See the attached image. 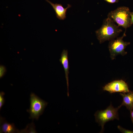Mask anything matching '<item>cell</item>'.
Listing matches in <instances>:
<instances>
[{
	"instance_id": "1",
	"label": "cell",
	"mask_w": 133,
	"mask_h": 133,
	"mask_svg": "<svg viewBox=\"0 0 133 133\" xmlns=\"http://www.w3.org/2000/svg\"><path fill=\"white\" fill-rule=\"evenodd\" d=\"M122 31L119 26L108 17L103 20L101 26L95 33L97 39L101 44L106 41H110L115 39Z\"/></svg>"
},
{
	"instance_id": "2",
	"label": "cell",
	"mask_w": 133,
	"mask_h": 133,
	"mask_svg": "<svg viewBox=\"0 0 133 133\" xmlns=\"http://www.w3.org/2000/svg\"><path fill=\"white\" fill-rule=\"evenodd\" d=\"M130 13L128 7L121 6L110 12L108 14V17L116 23L118 26L126 29L132 25Z\"/></svg>"
},
{
	"instance_id": "3",
	"label": "cell",
	"mask_w": 133,
	"mask_h": 133,
	"mask_svg": "<svg viewBox=\"0 0 133 133\" xmlns=\"http://www.w3.org/2000/svg\"><path fill=\"white\" fill-rule=\"evenodd\" d=\"M122 105H121L116 108H114L111 104L106 109L103 110L98 111L94 116L96 121L101 126V130H103L105 123L109 121L115 119H119L118 111Z\"/></svg>"
},
{
	"instance_id": "4",
	"label": "cell",
	"mask_w": 133,
	"mask_h": 133,
	"mask_svg": "<svg viewBox=\"0 0 133 133\" xmlns=\"http://www.w3.org/2000/svg\"><path fill=\"white\" fill-rule=\"evenodd\" d=\"M126 32L125 31L122 36L112 40L109 42L108 48L112 60L115 59L118 55L124 56L127 53V52L125 51V49L130 44V43L124 42L123 40V38L126 36Z\"/></svg>"
},
{
	"instance_id": "5",
	"label": "cell",
	"mask_w": 133,
	"mask_h": 133,
	"mask_svg": "<svg viewBox=\"0 0 133 133\" xmlns=\"http://www.w3.org/2000/svg\"><path fill=\"white\" fill-rule=\"evenodd\" d=\"M30 106L27 111L30 115V118L38 120L43 113L48 103L42 100L33 93L30 95Z\"/></svg>"
},
{
	"instance_id": "6",
	"label": "cell",
	"mask_w": 133,
	"mask_h": 133,
	"mask_svg": "<svg viewBox=\"0 0 133 133\" xmlns=\"http://www.w3.org/2000/svg\"><path fill=\"white\" fill-rule=\"evenodd\" d=\"M103 88L104 91H108L111 93L118 92L127 93L130 91L127 84L122 80L111 82L105 85Z\"/></svg>"
},
{
	"instance_id": "7",
	"label": "cell",
	"mask_w": 133,
	"mask_h": 133,
	"mask_svg": "<svg viewBox=\"0 0 133 133\" xmlns=\"http://www.w3.org/2000/svg\"><path fill=\"white\" fill-rule=\"evenodd\" d=\"M59 61L62 65L64 69L66 82L67 88V95L69 96V66L68 59V52L67 50H64L61 55Z\"/></svg>"
},
{
	"instance_id": "8",
	"label": "cell",
	"mask_w": 133,
	"mask_h": 133,
	"mask_svg": "<svg viewBox=\"0 0 133 133\" xmlns=\"http://www.w3.org/2000/svg\"><path fill=\"white\" fill-rule=\"evenodd\" d=\"M46 0L52 7L55 13L56 17L58 19L60 20H64L66 18L67 10L71 7L70 5L68 4L67 7L65 8L61 4L54 3L48 0Z\"/></svg>"
},
{
	"instance_id": "9",
	"label": "cell",
	"mask_w": 133,
	"mask_h": 133,
	"mask_svg": "<svg viewBox=\"0 0 133 133\" xmlns=\"http://www.w3.org/2000/svg\"><path fill=\"white\" fill-rule=\"evenodd\" d=\"M0 133H18V130L15 127L13 123L7 122L4 118L0 117Z\"/></svg>"
},
{
	"instance_id": "10",
	"label": "cell",
	"mask_w": 133,
	"mask_h": 133,
	"mask_svg": "<svg viewBox=\"0 0 133 133\" xmlns=\"http://www.w3.org/2000/svg\"><path fill=\"white\" fill-rule=\"evenodd\" d=\"M120 94L123 99L121 105L125 106L130 111L133 109V91H130L127 94L120 93Z\"/></svg>"
},
{
	"instance_id": "11",
	"label": "cell",
	"mask_w": 133,
	"mask_h": 133,
	"mask_svg": "<svg viewBox=\"0 0 133 133\" xmlns=\"http://www.w3.org/2000/svg\"><path fill=\"white\" fill-rule=\"evenodd\" d=\"M35 127L33 122L28 124L26 128L23 130L19 131L18 130V133H36Z\"/></svg>"
},
{
	"instance_id": "12",
	"label": "cell",
	"mask_w": 133,
	"mask_h": 133,
	"mask_svg": "<svg viewBox=\"0 0 133 133\" xmlns=\"http://www.w3.org/2000/svg\"><path fill=\"white\" fill-rule=\"evenodd\" d=\"M5 93L3 92H1L0 93V109H1L2 107L5 103V99L4 96Z\"/></svg>"
},
{
	"instance_id": "13",
	"label": "cell",
	"mask_w": 133,
	"mask_h": 133,
	"mask_svg": "<svg viewBox=\"0 0 133 133\" xmlns=\"http://www.w3.org/2000/svg\"><path fill=\"white\" fill-rule=\"evenodd\" d=\"M117 127L119 130L122 133H133V131L125 129L119 126H118Z\"/></svg>"
},
{
	"instance_id": "14",
	"label": "cell",
	"mask_w": 133,
	"mask_h": 133,
	"mask_svg": "<svg viewBox=\"0 0 133 133\" xmlns=\"http://www.w3.org/2000/svg\"><path fill=\"white\" fill-rule=\"evenodd\" d=\"M6 69L4 66H1L0 68V77L1 78L4 75L6 71Z\"/></svg>"
},
{
	"instance_id": "15",
	"label": "cell",
	"mask_w": 133,
	"mask_h": 133,
	"mask_svg": "<svg viewBox=\"0 0 133 133\" xmlns=\"http://www.w3.org/2000/svg\"><path fill=\"white\" fill-rule=\"evenodd\" d=\"M107 2L111 3H117L119 1L118 0H104Z\"/></svg>"
},
{
	"instance_id": "16",
	"label": "cell",
	"mask_w": 133,
	"mask_h": 133,
	"mask_svg": "<svg viewBox=\"0 0 133 133\" xmlns=\"http://www.w3.org/2000/svg\"><path fill=\"white\" fill-rule=\"evenodd\" d=\"M130 17L131 23L132 24H133V11L130 13Z\"/></svg>"
},
{
	"instance_id": "17",
	"label": "cell",
	"mask_w": 133,
	"mask_h": 133,
	"mask_svg": "<svg viewBox=\"0 0 133 133\" xmlns=\"http://www.w3.org/2000/svg\"><path fill=\"white\" fill-rule=\"evenodd\" d=\"M130 111V117L133 124V109Z\"/></svg>"
}]
</instances>
